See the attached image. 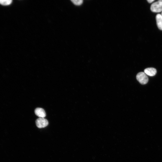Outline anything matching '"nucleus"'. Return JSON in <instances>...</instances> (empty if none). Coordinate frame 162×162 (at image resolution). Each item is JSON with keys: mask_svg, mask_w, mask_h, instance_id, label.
Wrapping results in <instances>:
<instances>
[{"mask_svg": "<svg viewBox=\"0 0 162 162\" xmlns=\"http://www.w3.org/2000/svg\"><path fill=\"white\" fill-rule=\"evenodd\" d=\"M12 1L11 0H0V4L3 5H8L11 4Z\"/></svg>", "mask_w": 162, "mask_h": 162, "instance_id": "obj_7", "label": "nucleus"}, {"mask_svg": "<svg viewBox=\"0 0 162 162\" xmlns=\"http://www.w3.org/2000/svg\"><path fill=\"white\" fill-rule=\"evenodd\" d=\"M144 73L148 75L153 76L157 73V71L154 68H149L145 69L144 70Z\"/></svg>", "mask_w": 162, "mask_h": 162, "instance_id": "obj_5", "label": "nucleus"}, {"mask_svg": "<svg viewBox=\"0 0 162 162\" xmlns=\"http://www.w3.org/2000/svg\"><path fill=\"white\" fill-rule=\"evenodd\" d=\"M161 16H162V13H161Z\"/></svg>", "mask_w": 162, "mask_h": 162, "instance_id": "obj_11", "label": "nucleus"}, {"mask_svg": "<svg viewBox=\"0 0 162 162\" xmlns=\"http://www.w3.org/2000/svg\"><path fill=\"white\" fill-rule=\"evenodd\" d=\"M137 80L142 85H145L148 81V78L147 75L143 72H140L136 76Z\"/></svg>", "mask_w": 162, "mask_h": 162, "instance_id": "obj_1", "label": "nucleus"}, {"mask_svg": "<svg viewBox=\"0 0 162 162\" xmlns=\"http://www.w3.org/2000/svg\"><path fill=\"white\" fill-rule=\"evenodd\" d=\"M71 1L76 5H80L83 2L82 0H72Z\"/></svg>", "mask_w": 162, "mask_h": 162, "instance_id": "obj_8", "label": "nucleus"}, {"mask_svg": "<svg viewBox=\"0 0 162 162\" xmlns=\"http://www.w3.org/2000/svg\"><path fill=\"white\" fill-rule=\"evenodd\" d=\"M156 20L158 28L162 31V16L161 15L157 14L156 16Z\"/></svg>", "mask_w": 162, "mask_h": 162, "instance_id": "obj_6", "label": "nucleus"}, {"mask_svg": "<svg viewBox=\"0 0 162 162\" xmlns=\"http://www.w3.org/2000/svg\"><path fill=\"white\" fill-rule=\"evenodd\" d=\"M154 0H147V2L149 3H151L154 1Z\"/></svg>", "mask_w": 162, "mask_h": 162, "instance_id": "obj_9", "label": "nucleus"}, {"mask_svg": "<svg viewBox=\"0 0 162 162\" xmlns=\"http://www.w3.org/2000/svg\"><path fill=\"white\" fill-rule=\"evenodd\" d=\"M159 1L162 3V0H159Z\"/></svg>", "mask_w": 162, "mask_h": 162, "instance_id": "obj_10", "label": "nucleus"}, {"mask_svg": "<svg viewBox=\"0 0 162 162\" xmlns=\"http://www.w3.org/2000/svg\"><path fill=\"white\" fill-rule=\"evenodd\" d=\"M151 9L154 13H158L162 11V3L159 1L153 3L151 5Z\"/></svg>", "mask_w": 162, "mask_h": 162, "instance_id": "obj_2", "label": "nucleus"}, {"mask_svg": "<svg viewBox=\"0 0 162 162\" xmlns=\"http://www.w3.org/2000/svg\"><path fill=\"white\" fill-rule=\"evenodd\" d=\"M36 124L39 128H45L49 124L47 120L45 118H39L36 120Z\"/></svg>", "mask_w": 162, "mask_h": 162, "instance_id": "obj_3", "label": "nucleus"}, {"mask_svg": "<svg viewBox=\"0 0 162 162\" xmlns=\"http://www.w3.org/2000/svg\"><path fill=\"white\" fill-rule=\"evenodd\" d=\"M35 113L36 115L39 118H44L46 114L45 110L42 108H37L35 111Z\"/></svg>", "mask_w": 162, "mask_h": 162, "instance_id": "obj_4", "label": "nucleus"}]
</instances>
